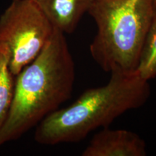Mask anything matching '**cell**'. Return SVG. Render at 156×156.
<instances>
[{"mask_svg":"<svg viewBox=\"0 0 156 156\" xmlns=\"http://www.w3.org/2000/svg\"><path fill=\"white\" fill-rule=\"evenodd\" d=\"M64 35L56 28L41 53L15 76L14 98L0 130V147L19 139L71 98L75 67Z\"/></svg>","mask_w":156,"mask_h":156,"instance_id":"obj_1","label":"cell"},{"mask_svg":"<svg viewBox=\"0 0 156 156\" xmlns=\"http://www.w3.org/2000/svg\"><path fill=\"white\" fill-rule=\"evenodd\" d=\"M110 73L106 85L87 89L69 106L45 117L36 126L35 141L45 145L78 142L145 104L150 95L148 81L135 72Z\"/></svg>","mask_w":156,"mask_h":156,"instance_id":"obj_2","label":"cell"},{"mask_svg":"<svg viewBox=\"0 0 156 156\" xmlns=\"http://www.w3.org/2000/svg\"><path fill=\"white\" fill-rule=\"evenodd\" d=\"M154 0H93L87 13L97 25L90 45L93 60L107 73H134L154 18Z\"/></svg>","mask_w":156,"mask_h":156,"instance_id":"obj_3","label":"cell"},{"mask_svg":"<svg viewBox=\"0 0 156 156\" xmlns=\"http://www.w3.org/2000/svg\"><path fill=\"white\" fill-rule=\"evenodd\" d=\"M56 28L33 0H12L0 16V51L16 76L45 47Z\"/></svg>","mask_w":156,"mask_h":156,"instance_id":"obj_4","label":"cell"},{"mask_svg":"<svg viewBox=\"0 0 156 156\" xmlns=\"http://www.w3.org/2000/svg\"><path fill=\"white\" fill-rule=\"evenodd\" d=\"M146 143L135 132L102 128L85 147L83 156H145Z\"/></svg>","mask_w":156,"mask_h":156,"instance_id":"obj_5","label":"cell"},{"mask_svg":"<svg viewBox=\"0 0 156 156\" xmlns=\"http://www.w3.org/2000/svg\"><path fill=\"white\" fill-rule=\"evenodd\" d=\"M51 24L64 34L77 28L93 0H33Z\"/></svg>","mask_w":156,"mask_h":156,"instance_id":"obj_6","label":"cell"},{"mask_svg":"<svg viewBox=\"0 0 156 156\" xmlns=\"http://www.w3.org/2000/svg\"><path fill=\"white\" fill-rule=\"evenodd\" d=\"M15 76L9 65V55L0 51V130L3 127L12 104L15 94Z\"/></svg>","mask_w":156,"mask_h":156,"instance_id":"obj_7","label":"cell"},{"mask_svg":"<svg viewBox=\"0 0 156 156\" xmlns=\"http://www.w3.org/2000/svg\"><path fill=\"white\" fill-rule=\"evenodd\" d=\"M135 73L146 81L156 77V17L146 36Z\"/></svg>","mask_w":156,"mask_h":156,"instance_id":"obj_8","label":"cell"},{"mask_svg":"<svg viewBox=\"0 0 156 156\" xmlns=\"http://www.w3.org/2000/svg\"><path fill=\"white\" fill-rule=\"evenodd\" d=\"M153 10H154V17H156V0L153 2Z\"/></svg>","mask_w":156,"mask_h":156,"instance_id":"obj_9","label":"cell"}]
</instances>
